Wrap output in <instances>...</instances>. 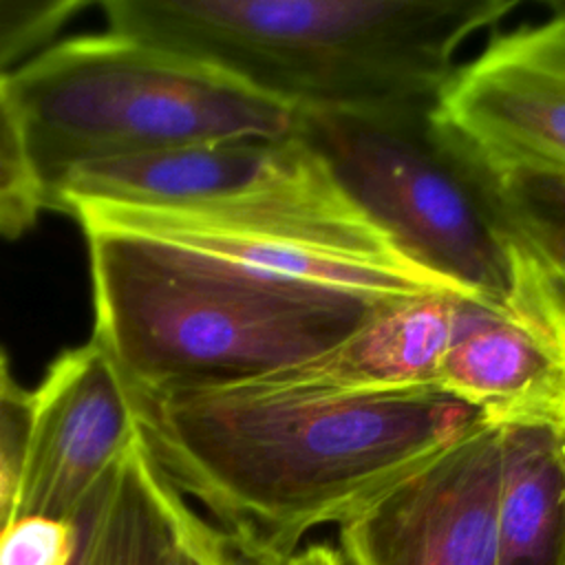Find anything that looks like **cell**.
I'll list each match as a JSON object with an SVG mask.
<instances>
[{"instance_id":"obj_1","label":"cell","mask_w":565,"mask_h":565,"mask_svg":"<svg viewBox=\"0 0 565 565\" xmlns=\"http://www.w3.org/2000/svg\"><path fill=\"white\" fill-rule=\"evenodd\" d=\"M132 402L141 439L177 490L243 545L280 561L481 419L439 391L335 395L258 380L132 393Z\"/></svg>"},{"instance_id":"obj_2","label":"cell","mask_w":565,"mask_h":565,"mask_svg":"<svg viewBox=\"0 0 565 565\" xmlns=\"http://www.w3.org/2000/svg\"><path fill=\"white\" fill-rule=\"evenodd\" d=\"M108 31L298 115L430 113L459 51L523 0H106Z\"/></svg>"},{"instance_id":"obj_3","label":"cell","mask_w":565,"mask_h":565,"mask_svg":"<svg viewBox=\"0 0 565 565\" xmlns=\"http://www.w3.org/2000/svg\"><path fill=\"white\" fill-rule=\"evenodd\" d=\"M77 223L90 258L93 338L137 395L298 364L344 340L377 307L254 289L194 267L141 230L90 216Z\"/></svg>"},{"instance_id":"obj_4","label":"cell","mask_w":565,"mask_h":565,"mask_svg":"<svg viewBox=\"0 0 565 565\" xmlns=\"http://www.w3.org/2000/svg\"><path fill=\"white\" fill-rule=\"evenodd\" d=\"M38 177L121 154L298 132L287 104L203 64L117 35H79L4 75Z\"/></svg>"},{"instance_id":"obj_5","label":"cell","mask_w":565,"mask_h":565,"mask_svg":"<svg viewBox=\"0 0 565 565\" xmlns=\"http://www.w3.org/2000/svg\"><path fill=\"white\" fill-rule=\"evenodd\" d=\"M75 205L146 210L227 230L384 232L300 132L79 163L46 192V207Z\"/></svg>"},{"instance_id":"obj_6","label":"cell","mask_w":565,"mask_h":565,"mask_svg":"<svg viewBox=\"0 0 565 565\" xmlns=\"http://www.w3.org/2000/svg\"><path fill=\"white\" fill-rule=\"evenodd\" d=\"M298 132L413 260L479 305L505 302V236L481 179L437 139L428 113L300 115Z\"/></svg>"},{"instance_id":"obj_7","label":"cell","mask_w":565,"mask_h":565,"mask_svg":"<svg viewBox=\"0 0 565 565\" xmlns=\"http://www.w3.org/2000/svg\"><path fill=\"white\" fill-rule=\"evenodd\" d=\"M428 121L477 177L565 174V2L490 35L455 68Z\"/></svg>"},{"instance_id":"obj_8","label":"cell","mask_w":565,"mask_h":565,"mask_svg":"<svg viewBox=\"0 0 565 565\" xmlns=\"http://www.w3.org/2000/svg\"><path fill=\"white\" fill-rule=\"evenodd\" d=\"M501 428L470 424L338 525L344 565H499Z\"/></svg>"},{"instance_id":"obj_9","label":"cell","mask_w":565,"mask_h":565,"mask_svg":"<svg viewBox=\"0 0 565 565\" xmlns=\"http://www.w3.org/2000/svg\"><path fill=\"white\" fill-rule=\"evenodd\" d=\"M137 437L132 393L102 344L62 351L31 391L18 516L75 521Z\"/></svg>"},{"instance_id":"obj_10","label":"cell","mask_w":565,"mask_h":565,"mask_svg":"<svg viewBox=\"0 0 565 565\" xmlns=\"http://www.w3.org/2000/svg\"><path fill=\"white\" fill-rule=\"evenodd\" d=\"M435 391L492 426L565 435V342L514 289L497 309L472 302L439 362Z\"/></svg>"},{"instance_id":"obj_11","label":"cell","mask_w":565,"mask_h":565,"mask_svg":"<svg viewBox=\"0 0 565 565\" xmlns=\"http://www.w3.org/2000/svg\"><path fill=\"white\" fill-rule=\"evenodd\" d=\"M472 302L424 294L377 305L331 349L247 380L335 395L435 391L439 362Z\"/></svg>"},{"instance_id":"obj_12","label":"cell","mask_w":565,"mask_h":565,"mask_svg":"<svg viewBox=\"0 0 565 565\" xmlns=\"http://www.w3.org/2000/svg\"><path fill=\"white\" fill-rule=\"evenodd\" d=\"M499 565H565V435L501 428Z\"/></svg>"},{"instance_id":"obj_13","label":"cell","mask_w":565,"mask_h":565,"mask_svg":"<svg viewBox=\"0 0 565 565\" xmlns=\"http://www.w3.org/2000/svg\"><path fill=\"white\" fill-rule=\"evenodd\" d=\"M479 179L505 238L565 274V174L514 170Z\"/></svg>"},{"instance_id":"obj_14","label":"cell","mask_w":565,"mask_h":565,"mask_svg":"<svg viewBox=\"0 0 565 565\" xmlns=\"http://www.w3.org/2000/svg\"><path fill=\"white\" fill-rule=\"evenodd\" d=\"M166 475V472H163ZM163 554L161 565H287L256 552L203 516L166 477L163 492Z\"/></svg>"},{"instance_id":"obj_15","label":"cell","mask_w":565,"mask_h":565,"mask_svg":"<svg viewBox=\"0 0 565 565\" xmlns=\"http://www.w3.org/2000/svg\"><path fill=\"white\" fill-rule=\"evenodd\" d=\"M46 207L20 113L0 75V238H18Z\"/></svg>"},{"instance_id":"obj_16","label":"cell","mask_w":565,"mask_h":565,"mask_svg":"<svg viewBox=\"0 0 565 565\" xmlns=\"http://www.w3.org/2000/svg\"><path fill=\"white\" fill-rule=\"evenodd\" d=\"M84 0H0V75L46 49Z\"/></svg>"},{"instance_id":"obj_17","label":"cell","mask_w":565,"mask_h":565,"mask_svg":"<svg viewBox=\"0 0 565 565\" xmlns=\"http://www.w3.org/2000/svg\"><path fill=\"white\" fill-rule=\"evenodd\" d=\"M0 351V530L18 516L31 433V391H24Z\"/></svg>"},{"instance_id":"obj_18","label":"cell","mask_w":565,"mask_h":565,"mask_svg":"<svg viewBox=\"0 0 565 565\" xmlns=\"http://www.w3.org/2000/svg\"><path fill=\"white\" fill-rule=\"evenodd\" d=\"M79 525L42 514L15 516L0 530V565H73Z\"/></svg>"},{"instance_id":"obj_19","label":"cell","mask_w":565,"mask_h":565,"mask_svg":"<svg viewBox=\"0 0 565 565\" xmlns=\"http://www.w3.org/2000/svg\"><path fill=\"white\" fill-rule=\"evenodd\" d=\"M287 565H344L338 547L329 543H313L298 550Z\"/></svg>"}]
</instances>
